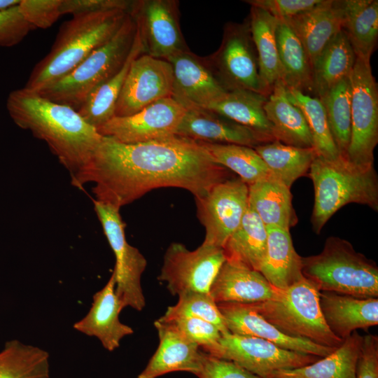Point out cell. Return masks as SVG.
<instances>
[{
  "mask_svg": "<svg viewBox=\"0 0 378 378\" xmlns=\"http://www.w3.org/2000/svg\"><path fill=\"white\" fill-rule=\"evenodd\" d=\"M254 150L265 162L270 173L290 188L305 175L317 155L313 148H300L279 141L260 144Z\"/></svg>",
  "mask_w": 378,
  "mask_h": 378,
  "instance_id": "cell-36",
  "label": "cell"
},
{
  "mask_svg": "<svg viewBox=\"0 0 378 378\" xmlns=\"http://www.w3.org/2000/svg\"><path fill=\"white\" fill-rule=\"evenodd\" d=\"M349 80L351 138L346 159L358 166L374 165L378 143V88L370 60L356 57Z\"/></svg>",
  "mask_w": 378,
  "mask_h": 378,
  "instance_id": "cell-8",
  "label": "cell"
},
{
  "mask_svg": "<svg viewBox=\"0 0 378 378\" xmlns=\"http://www.w3.org/2000/svg\"><path fill=\"white\" fill-rule=\"evenodd\" d=\"M314 189L312 228L320 234L342 206L356 203L378 211V177L374 165L361 167L340 156L328 160L316 155L309 170Z\"/></svg>",
  "mask_w": 378,
  "mask_h": 378,
  "instance_id": "cell-4",
  "label": "cell"
},
{
  "mask_svg": "<svg viewBox=\"0 0 378 378\" xmlns=\"http://www.w3.org/2000/svg\"><path fill=\"white\" fill-rule=\"evenodd\" d=\"M163 319L169 321L183 336L212 354L219 346L222 333L213 323L194 317L180 316Z\"/></svg>",
  "mask_w": 378,
  "mask_h": 378,
  "instance_id": "cell-42",
  "label": "cell"
},
{
  "mask_svg": "<svg viewBox=\"0 0 378 378\" xmlns=\"http://www.w3.org/2000/svg\"><path fill=\"white\" fill-rule=\"evenodd\" d=\"M173 74L169 62L141 54L131 64L119 95L115 116H128L172 96Z\"/></svg>",
  "mask_w": 378,
  "mask_h": 378,
  "instance_id": "cell-16",
  "label": "cell"
},
{
  "mask_svg": "<svg viewBox=\"0 0 378 378\" xmlns=\"http://www.w3.org/2000/svg\"><path fill=\"white\" fill-rule=\"evenodd\" d=\"M202 144L215 163L238 174L248 186L271 174L253 148L236 144Z\"/></svg>",
  "mask_w": 378,
  "mask_h": 378,
  "instance_id": "cell-40",
  "label": "cell"
},
{
  "mask_svg": "<svg viewBox=\"0 0 378 378\" xmlns=\"http://www.w3.org/2000/svg\"><path fill=\"white\" fill-rule=\"evenodd\" d=\"M202 142L174 135L136 144L102 136L80 175L72 184L94 182L96 200L120 209L148 192L167 187L186 189L198 198L230 178Z\"/></svg>",
  "mask_w": 378,
  "mask_h": 378,
  "instance_id": "cell-1",
  "label": "cell"
},
{
  "mask_svg": "<svg viewBox=\"0 0 378 378\" xmlns=\"http://www.w3.org/2000/svg\"><path fill=\"white\" fill-rule=\"evenodd\" d=\"M248 18L257 53L260 77L268 97L274 84L282 80L276 38L277 19L254 6H251Z\"/></svg>",
  "mask_w": 378,
  "mask_h": 378,
  "instance_id": "cell-32",
  "label": "cell"
},
{
  "mask_svg": "<svg viewBox=\"0 0 378 378\" xmlns=\"http://www.w3.org/2000/svg\"><path fill=\"white\" fill-rule=\"evenodd\" d=\"M225 261L222 248L202 244L193 251L172 243L164 255L158 279L173 295L189 292L209 293L210 287Z\"/></svg>",
  "mask_w": 378,
  "mask_h": 378,
  "instance_id": "cell-12",
  "label": "cell"
},
{
  "mask_svg": "<svg viewBox=\"0 0 378 378\" xmlns=\"http://www.w3.org/2000/svg\"><path fill=\"white\" fill-rule=\"evenodd\" d=\"M285 20L302 43L312 69L327 43L342 29V0H321L311 9Z\"/></svg>",
  "mask_w": 378,
  "mask_h": 378,
  "instance_id": "cell-24",
  "label": "cell"
},
{
  "mask_svg": "<svg viewBox=\"0 0 378 378\" xmlns=\"http://www.w3.org/2000/svg\"><path fill=\"white\" fill-rule=\"evenodd\" d=\"M176 135L202 143L236 144L253 148L267 143L250 129L202 108L187 110Z\"/></svg>",
  "mask_w": 378,
  "mask_h": 378,
  "instance_id": "cell-21",
  "label": "cell"
},
{
  "mask_svg": "<svg viewBox=\"0 0 378 378\" xmlns=\"http://www.w3.org/2000/svg\"><path fill=\"white\" fill-rule=\"evenodd\" d=\"M276 38L282 81L287 88L314 92L312 69L300 38L285 19H277Z\"/></svg>",
  "mask_w": 378,
  "mask_h": 378,
  "instance_id": "cell-31",
  "label": "cell"
},
{
  "mask_svg": "<svg viewBox=\"0 0 378 378\" xmlns=\"http://www.w3.org/2000/svg\"><path fill=\"white\" fill-rule=\"evenodd\" d=\"M199 378H262L237 363L202 351Z\"/></svg>",
  "mask_w": 378,
  "mask_h": 378,
  "instance_id": "cell-45",
  "label": "cell"
},
{
  "mask_svg": "<svg viewBox=\"0 0 378 378\" xmlns=\"http://www.w3.org/2000/svg\"><path fill=\"white\" fill-rule=\"evenodd\" d=\"M287 94L289 99L304 116L316 155L330 160L338 159L340 155L332 139L325 109L320 99L295 89L287 88Z\"/></svg>",
  "mask_w": 378,
  "mask_h": 378,
  "instance_id": "cell-39",
  "label": "cell"
},
{
  "mask_svg": "<svg viewBox=\"0 0 378 378\" xmlns=\"http://www.w3.org/2000/svg\"><path fill=\"white\" fill-rule=\"evenodd\" d=\"M154 326L158 332L159 345L138 378H157L176 371L196 375L200 370L202 358L199 346L161 317L155 321Z\"/></svg>",
  "mask_w": 378,
  "mask_h": 378,
  "instance_id": "cell-20",
  "label": "cell"
},
{
  "mask_svg": "<svg viewBox=\"0 0 378 378\" xmlns=\"http://www.w3.org/2000/svg\"><path fill=\"white\" fill-rule=\"evenodd\" d=\"M319 304L328 328L343 341L357 329H367L378 324L377 298H359L319 291Z\"/></svg>",
  "mask_w": 378,
  "mask_h": 378,
  "instance_id": "cell-22",
  "label": "cell"
},
{
  "mask_svg": "<svg viewBox=\"0 0 378 378\" xmlns=\"http://www.w3.org/2000/svg\"><path fill=\"white\" fill-rule=\"evenodd\" d=\"M211 355L232 361L262 378H271L280 370L312 364L321 358L287 350L262 338L230 332L222 334L219 346Z\"/></svg>",
  "mask_w": 378,
  "mask_h": 378,
  "instance_id": "cell-14",
  "label": "cell"
},
{
  "mask_svg": "<svg viewBox=\"0 0 378 378\" xmlns=\"http://www.w3.org/2000/svg\"><path fill=\"white\" fill-rule=\"evenodd\" d=\"M363 341V336L354 331L328 356L303 367L276 371L271 378H356Z\"/></svg>",
  "mask_w": 378,
  "mask_h": 378,
  "instance_id": "cell-29",
  "label": "cell"
},
{
  "mask_svg": "<svg viewBox=\"0 0 378 378\" xmlns=\"http://www.w3.org/2000/svg\"><path fill=\"white\" fill-rule=\"evenodd\" d=\"M267 238L266 226L248 205L240 225L222 248L225 260L259 272Z\"/></svg>",
  "mask_w": 378,
  "mask_h": 378,
  "instance_id": "cell-30",
  "label": "cell"
},
{
  "mask_svg": "<svg viewBox=\"0 0 378 378\" xmlns=\"http://www.w3.org/2000/svg\"><path fill=\"white\" fill-rule=\"evenodd\" d=\"M176 0H135L128 11L144 54L167 60L190 50L181 32Z\"/></svg>",
  "mask_w": 378,
  "mask_h": 378,
  "instance_id": "cell-11",
  "label": "cell"
},
{
  "mask_svg": "<svg viewBox=\"0 0 378 378\" xmlns=\"http://www.w3.org/2000/svg\"><path fill=\"white\" fill-rule=\"evenodd\" d=\"M206 58L227 92L248 90L267 97L259 74L248 18L241 23L227 22L219 48Z\"/></svg>",
  "mask_w": 378,
  "mask_h": 378,
  "instance_id": "cell-9",
  "label": "cell"
},
{
  "mask_svg": "<svg viewBox=\"0 0 378 378\" xmlns=\"http://www.w3.org/2000/svg\"><path fill=\"white\" fill-rule=\"evenodd\" d=\"M248 304L288 337L334 348L343 342L329 330L323 319L319 290L304 277L286 289H279L272 299Z\"/></svg>",
  "mask_w": 378,
  "mask_h": 378,
  "instance_id": "cell-6",
  "label": "cell"
},
{
  "mask_svg": "<svg viewBox=\"0 0 378 378\" xmlns=\"http://www.w3.org/2000/svg\"><path fill=\"white\" fill-rule=\"evenodd\" d=\"M187 316L203 319L215 325L222 334L229 332L217 304L209 293L189 292L178 295L175 305L167 308L162 317Z\"/></svg>",
  "mask_w": 378,
  "mask_h": 378,
  "instance_id": "cell-41",
  "label": "cell"
},
{
  "mask_svg": "<svg viewBox=\"0 0 378 378\" xmlns=\"http://www.w3.org/2000/svg\"><path fill=\"white\" fill-rule=\"evenodd\" d=\"M187 109L172 97L160 99L128 116H114L97 129L102 136L136 144L176 135Z\"/></svg>",
  "mask_w": 378,
  "mask_h": 378,
  "instance_id": "cell-15",
  "label": "cell"
},
{
  "mask_svg": "<svg viewBox=\"0 0 378 378\" xmlns=\"http://www.w3.org/2000/svg\"><path fill=\"white\" fill-rule=\"evenodd\" d=\"M248 201L266 227L290 230L298 222L290 188L272 174L248 186Z\"/></svg>",
  "mask_w": 378,
  "mask_h": 378,
  "instance_id": "cell-27",
  "label": "cell"
},
{
  "mask_svg": "<svg viewBox=\"0 0 378 378\" xmlns=\"http://www.w3.org/2000/svg\"><path fill=\"white\" fill-rule=\"evenodd\" d=\"M325 109L328 126L340 153L346 159L351 138V84L344 78L318 97Z\"/></svg>",
  "mask_w": 378,
  "mask_h": 378,
  "instance_id": "cell-38",
  "label": "cell"
},
{
  "mask_svg": "<svg viewBox=\"0 0 378 378\" xmlns=\"http://www.w3.org/2000/svg\"><path fill=\"white\" fill-rule=\"evenodd\" d=\"M356 55L342 29L327 43L312 66L314 92L318 97L349 77Z\"/></svg>",
  "mask_w": 378,
  "mask_h": 378,
  "instance_id": "cell-35",
  "label": "cell"
},
{
  "mask_svg": "<svg viewBox=\"0 0 378 378\" xmlns=\"http://www.w3.org/2000/svg\"><path fill=\"white\" fill-rule=\"evenodd\" d=\"M266 228L267 248L259 272L274 288L284 290L304 277L302 257L295 250L289 230Z\"/></svg>",
  "mask_w": 378,
  "mask_h": 378,
  "instance_id": "cell-26",
  "label": "cell"
},
{
  "mask_svg": "<svg viewBox=\"0 0 378 378\" xmlns=\"http://www.w3.org/2000/svg\"><path fill=\"white\" fill-rule=\"evenodd\" d=\"M95 212L115 258L113 272L115 293L123 308L141 311L146 306L141 278L147 262L145 257L126 240L120 209L93 200Z\"/></svg>",
  "mask_w": 378,
  "mask_h": 378,
  "instance_id": "cell-10",
  "label": "cell"
},
{
  "mask_svg": "<svg viewBox=\"0 0 378 378\" xmlns=\"http://www.w3.org/2000/svg\"><path fill=\"white\" fill-rule=\"evenodd\" d=\"M167 61L173 74L172 97L187 110L205 108L227 93L206 57H200L188 50L176 54Z\"/></svg>",
  "mask_w": 378,
  "mask_h": 378,
  "instance_id": "cell-17",
  "label": "cell"
},
{
  "mask_svg": "<svg viewBox=\"0 0 378 378\" xmlns=\"http://www.w3.org/2000/svg\"><path fill=\"white\" fill-rule=\"evenodd\" d=\"M20 0H0V10L19 4Z\"/></svg>",
  "mask_w": 378,
  "mask_h": 378,
  "instance_id": "cell-49",
  "label": "cell"
},
{
  "mask_svg": "<svg viewBox=\"0 0 378 378\" xmlns=\"http://www.w3.org/2000/svg\"><path fill=\"white\" fill-rule=\"evenodd\" d=\"M128 11L79 14L62 24L49 53L34 67L24 89L38 93L64 77L109 41Z\"/></svg>",
  "mask_w": 378,
  "mask_h": 378,
  "instance_id": "cell-3",
  "label": "cell"
},
{
  "mask_svg": "<svg viewBox=\"0 0 378 378\" xmlns=\"http://www.w3.org/2000/svg\"><path fill=\"white\" fill-rule=\"evenodd\" d=\"M342 29L357 57L370 60L378 38V1L342 0Z\"/></svg>",
  "mask_w": 378,
  "mask_h": 378,
  "instance_id": "cell-34",
  "label": "cell"
},
{
  "mask_svg": "<svg viewBox=\"0 0 378 378\" xmlns=\"http://www.w3.org/2000/svg\"><path fill=\"white\" fill-rule=\"evenodd\" d=\"M248 194L245 182L230 178L213 186L204 196L195 198L197 218L205 229L202 244L223 248L246 211Z\"/></svg>",
  "mask_w": 378,
  "mask_h": 378,
  "instance_id": "cell-13",
  "label": "cell"
},
{
  "mask_svg": "<svg viewBox=\"0 0 378 378\" xmlns=\"http://www.w3.org/2000/svg\"><path fill=\"white\" fill-rule=\"evenodd\" d=\"M229 332L266 340L278 346L302 354L325 357L336 348L321 346L308 340L288 337L266 321L248 304H217Z\"/></svg>",
  "mask_w": 378,
  "mask_h": 378,
  "instance_id": "cell-18",
  "label": "cell"
},
{
  "mask_svg": "<svg viewBox=\"0 0 378 378\" xmlns=\"http://www.w3.org/2000/svg\"><path fill=\"white\" fill-rule=\"evenodd\" d=\"M136 34V24L128 13L120 29L109 41L92 52L64 77L37 94L77 111L95 88L122 67Z\"/></svg>",
  "mask_w": 378,
  "mask_h": 378,
  "instance_id": "cell-7",
  "label": "cell"
},
{
  "mask_svg": "<svg viewBox=\"0 0 378 378\" xmlns=\"http://www.w3.org/2000/svg\"><path fill=\"white\" fill-rule=\"evenodd\" d=\"M267 99L264 94L253 91L234 90L227 92L220 99L202 109L220 114L250 129L267 143L275 139L264 108Z\"/></svg>",
  "mask_w": 378,
  "mask_h": 378,
  "instance_id": "cell-28",
  "label": "cell"
},
{
  "mask_svg": "<svg viewBox=\"0 0 378 378\" xmlns=\"http://www.w3.org/2000/svg\"><path fill=\"white\" fill-rule=\"evenodd\" d=\"M356 378H378V337L375 335L363 336Z\"/></svg>",
  "mask_w": 378,
  "mask_h": 378,
  "instance_id": "cell-48",
  "label": "cell"
},
{
  "mask_svg": "<svg viewBox=\"0 0 378 378\" xmlns=\"http://www.w3.org/2000/svg\"><path fill=\"white\" fill-rule=\"evenodd\" d=\"M278 290L260 272L225 260L210 287L209 295L216 304H253L275 298Z\"/></svg>",
  "mask_w": 378,
  "mask_h": 378,
  "instance_id": "cell-23",
  "label": "cell"
},
{
  "mask_svg": "<svg viewBox=\"0 0 378 378\" xmlns=\"http://www.w3.org/2000/svg\"><path fill=\"white\" fill-rule=\"evenodd\" d=\"M144 54L136 31L134 44L122 67L95 88L77 110L81 117L97 129L115 116L116 104L133 60Z\"/></svg>",
  "mask_w": 378,
  "mask_h": 378,
  "instance_id": "cell-33",
  "label": "cell"
},
{
  "mask_svg": "<svg viewBox=\"0 0 378 378\" xmlns=\"http://www.w3.org/2000/svg\"><path fill=\"white\" fill-rule=\"evenodd\" d=\"M122 309L115 293V274L112 272L105 286L93 295L88 313L73 327L80 333L96 337L104 349L113 351L119 347L125 337L134 332L130 326L119 319Z\"/></svg>",
  "mask_w": 378,
  "mask_h": 378,
  "instance_id": "cell-19",
  "label": "cell"
},
{
  "mask_svg": "<svg viewBox=\"0 0 378 378\" xmlns=\"http://www.w3.org/2000/svg\"><path fill=\"white\" fill-rule=\"evenodd\" d=\"M32 29L20 13L18 4L0 10V47L18 44Z\"/></svg>",
  "mask_w": 378,
  "mask_h": 378,
  "instance_id": "cell-44",
  "label": "cell"
},
{
  "mask_svg": "<svg viewBox=\"0 0 378 378\" xmlns=\"http://www.w3.org/2000/svg\"><path fill=\"white\" fill-rule=\"evenodd\" d=\"M6 108L19 127L46 141L69 172L71 183L83 172L102 138L72 107L24 88L10 92Z\"/></svg>",
  "mask_w": 378,
  "mask_h": 378,
  "instance_id": "cell-2",
  "label": "cell"
},
{
  "mask_svg": "<svg viewBox=\"0 0 378 378\" xmlns=\"http://www.w3.org/2000/svg\"><path fill=\"white\" fill-rule=\"evenodd\" d=\"M264 108L275 140L296 147L313 148L304 116L289 99L286 86L282 80L277 81L273 86Z\"/></svg>",
  "mask_w": 378,
  "mask_h": 378,
  "instance_id": "cell-25",
  "label": "cell"
},
{
  "mask_svg": "<svg viewBox=\"0 0 378 378\" xmlns=\"http://www.w3.org/2000/svg\"><path fill=\"white\" fill-rule=\"evenodd\" d=\"M132 1L129 0H62L61 15L88 14L115 10L129 11Z\"/></svg>",
  "mask_w": 378,
  "mask_h": 378,
  "instance_id": "cell-46",
  "label": "cell"
},
{
  "mask_svg": "<svg viewBox=\"0 0 378 378\" xmlns=\"http://www.w3.org/2000/svg\"><path fill=\"white\" fill-rule=\"evenodd\" d=\"M0 378H50L48 352L17 340L6 342L0 351Z\"/></svg>",
  "mask_w": 378,
  "mask_h": 378,
  "instance_id": "cell-37",
  "label": "cell"
},
{
  "mask_svg": "<svg viewBox=\"0 0 378 378\" xmlns=\"http://www.w3.org/2000/svg\"><path fill=\"white\" fill-rule=\"evenodd\" d=\"M321 0H245L251 6L261 8L276 19L292 18L315 6Z\"/></svg>",
  "mask_w": 378,
  "mask_h": 378,
  "instance_id": "cell-47",
  "label": "cell"
},
{
  "mask_svg": "<svg viewBox=\"0 0 378 378\" xmlns=\"http://www.w3.org/2000/svg\"><path fill=\"white\" fill-rule=\"evenodd\" d=\"M62 0H20L19 11L34 29H47L62 15Z\"/></svg>",
  "mask_w": 378,
  "mask_h": 378,
  "instance_id": "cell-43",
  "label": "cell"
},
{
  "mask_svg": "<svg viewBox=\"0 0 378 378\" xmlns=\"http://www.w3.org/2000/svg\"><path fill=\"white\" fill-rule=\"evenodd\" d=\"M302 273L319 291L359 298L378 297L376 262L337 237L327 238L319 254L302 257Z\"/></svg>",
  "mask_w": 378,
  "mask_h": 378,
  "instance_id": "cell-5",
  "label": "cell"
}]
</instances>
